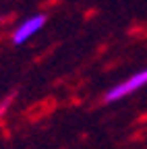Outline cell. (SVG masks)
Returning <instances> with one entry per match:
<instances>
[{
    "mask_svg": "<svg viewBox=\"0 0 147 149\" xmlns=\"http://www.w3.org/2000/svg\"><path fill=\"white\" fill-rule=\"evenodd\" d=\"M46 25V17L44 15H33L31 19H27V21H23L19 27H17V31L13 33V44L15 46H21L25 44L31 35H35L42 27Z\"/></svg>",
    "mask_w": 147,
    "mask_h": 149,
    "instance_id": "2",
    "label": "cell"
},
{
    "mask_svg": "<svg viewBox=\"0 0 147 149\" xmlns=\"http://www.w3.org/2000/svg\"><path fill=\"white\" fill-rule=\"evenodd\" d=\"M145 85H147V68H145V70H139V72H135V74H131L128 79H124V81H120L118 85H114L112 89L106 93L104 102H106V104H112V102H116V100H122V97H126V95H131V93L139 91V89L145 87Z\"/></svg>",
    "mask_w": 147,
    "mask_h": 149,
    "instance_id": "1",
    "label": "cell"
},
{
    "mask_svg": "<svg viewBox=\"0 0 147 149\" xmlns=\"http://www.w3.org/2000/svg\"><path fill=\"white\" fill-rule=\"evenodd\" d=\"M10 100H13V97H6V100H4L2 104H0V118H2V114L6 112V108L10 106Z\"/></svg>",
    "mask_w": 147,
    "mask_h": 149,
    "instance_id": "3",
    "label": "cell"
}]
</instances>
